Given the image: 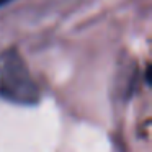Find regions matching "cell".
I'll use <instances>...</instances> for the list:
<instances>
[{"mask_svg":"<svg viewBox=\"0 0 152 152\" xmlns=\"http://www.w3.org/2000/svg\"><path fill=\"white\" fill-rule=\"evenodd\" d=\"M0 98L18 106L39 103V88L17 48H8L0 54Z\"/></svg>","mask_w":152,"mask_h":152,"instance_id":"6da1fadb","label":"cell"},{"mask_svg":"<svg viewBox=\"0 0 152 152\" xmlns=\"http://www.w3.org/2000/svg\"><path fill=\"white\" fill-rule=\"evenodd\" d=\"M8 2H12V0H0V7H2V5H5V4H8Z\"/></svg>","mask_w":152,"mask_h":152,"instance_id":"7a4b0ae2","label":"cell"}]
</instances>
